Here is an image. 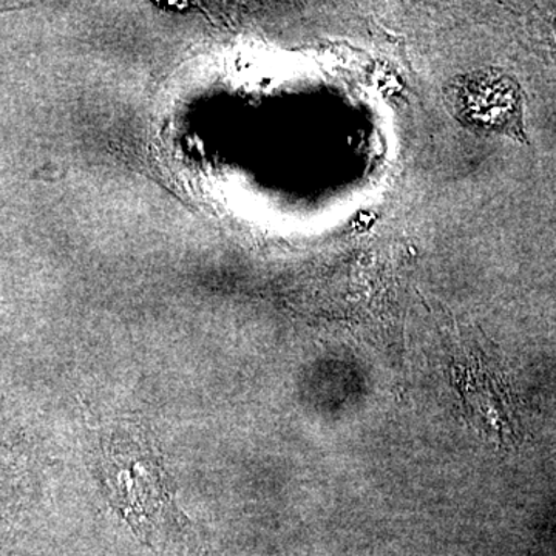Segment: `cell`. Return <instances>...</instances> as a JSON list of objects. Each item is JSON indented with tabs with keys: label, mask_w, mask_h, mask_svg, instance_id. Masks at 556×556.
<instances>
[{
	"label": "cell",
	"mask_w": 556,
	"mask_h": 556,
	"mask_svg": "<svg viewBox=\"0 0 556 556\" xmlns=\"http://www.w3.org/2000/svg\"><path fill=\"white\" fill-rule=\"evenodd\" d=\"M450 104L463 123L525 141L522 97L515 79L497 70H479L450 86Z\"/></svg>",
	"instance_id": "6da1fadb"
}]
</instances>
